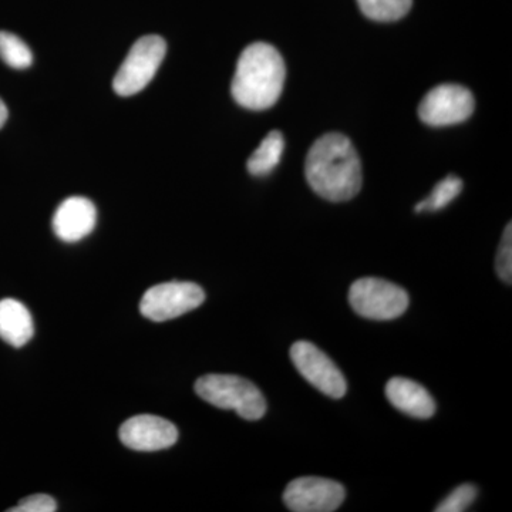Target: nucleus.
Returning <instances> with one entry per match:
<instances>
[{
    "instance_id": "f257e3e1",
    "label": "nucleus",
    "mask_w": 512,
    "mask_h": 512,
    "mask_svg": "<svg viewBox=\"0 0 512 512\" xmlns=\"http://www.w3.org/2000/svg\"><path fill=\"white\" fill-rule=\"evenodd\" d=\"M306 180L319 197L332 202L352 200L362 188V163L355 146L340 133L313 143L305 163Z\"/></svg>"
},
{
    "instance_id": "7ed1b4c3",
    "label": "nucleus",
    "mask_w": 512,
    "mask_h": 512,
    "mask_svg": "<svg viewBox=\"0 0 512 512\" xmlns=\"http://www.w3.org/2000/svg\"><path fill=\"white\" fill-rule=\"evenodd\" d=\"M195 393L212 406L235 410L245 420H259L266 413L264 394L244 377L207 375L197 380Z\"/></svg>"
},
{
    "instance_id": "412c9836",
    "label": "nucleus",
    "mask_w": 512,
    "mask_h": 512,
    "mask_svg": "<svg viewBox=\"0 0 512 512\" xmlns=\"http://www.w3.org/2000/svg\"><path fill=\"white\" fill-rule=\"evenodd\" d=\"M9 117V111L8 107H6V104L3 103V100L0 99V128L5 126L6 120H8Z\"/></svg>"
},
{
    "instance_id": "6e6552de",
    "label": "nucleus",
    "mask_w": 512,
    "mask_h": 512,
    "mask_svg": "<svg viewBox=\"0 0 512 512\" xmlns=\"http://www.w3.org/2000/svg\"><path fill=\"white\" fill-rule=\"evenodd\" d=\"M291 359L303 379L320 393L342 399L348 390L345 376L326 353L309 342H296L291 348Z\"/></svg>"
},
{
    "instance_id": "f03ea898",
    "label": "nucleus",
    "mask_w": 512,
    "mask_h": 512,
    "mask_svg": "<svg viewBox=\"0 0 512 512\" xmlns=\"http://www.w3.org/2000/svg\"><path fill=\"white\" fill-rule=\"evenodd\" d=\"M285 79L281 53L268 43H254L239 56L231 84L232 97L245 109H271L281 97Z\"/></svg>"
},
{
    "instance_id": "423d86ee",
    "label": "nucleus",
    "mask_w": 512,
    "mask_h": 512,
    "mask_svg": "<svg viewBox=\"0 0 512 512\" xmlns=\"http://www.w3.org/2000/svg\"><path fill=\"white\" fill-rule=\"evenodd\" d=\"M476 109L473 93L460 84H440L423 97L419 117L431 127L456 126L470 119Z\"/></svg>"
},
{
    "instance_id": "f3484780",
    "label": "nucleus",
    "mask_w": 512,
    "mask_h": 512,
    "mask_svg": "<svg viewBox=\"0 0 512 512\" xmlns=\"http://www.w3.org/2000/svg\"><path fill=\"white\" fill-rule=\"evenodd\" d=\"M0 59L16 70L29 69L33 63L32 50L19 36L0 32Z\"/></svg>"
},
{
    "instance_id": "f8f14e48",
    "label": "nucleus",
    "mask_w": 512,
    "mask_h": 512,
    "mask_svg": "<svg viewBox=\"0 0 512 512\" xmlns=\"http://www.w3.org/2000/svg\"><path fill=\"white\" fill-rule=\"evenodd\" d=\"M386 396L397 410L416 419H430L436 413V402L421 384L394 377L386 384Z\"/></svg>"
},
{
    "instance_id": "9d476101",
    "label": "nucleus",
    "mask_w": 512,
    "mask_h": 512,
    "mask_svg": "<svg viewBox=\"0 0 512 512\" xmlns=\"http://www.w3.org/2000/svg\"><path fill=\"white\" fill-rule=\"evenodd\" d=\"M119 436L124 446L136 451H158L173 447L178 430L163 417L141 414L128 419L120 427Z\"/></svg>"
},
{
    "instance_id": "2eb2a0df",
    "label": "nucleus",
    "mask_w": 512,
    "mask_h": 512,
    "mask_svg": "<svg viewBox=\"0 0 512 512\" xmlns=\"http://www.w3.org/2000/svg\"><path fill=\"white\" fill-rule=\"evenodd\" d=\"M357 5L375 22H396L410 12L413 0H357Z\"/></svg>"
},
{
    "instance_id": "9b49d317",
    "label": "nucleus",
    "mask_w": 512,
    "mask_h": 512,
    "mask_svg": "<svg viewBox=\"0 0 512 512\" xmlns=\"http://www.w3.org/2000/svg\"><path fill=\"white\" fill-rule=\"evenodd\" d=\"M97 211L92 201L70 197L59 205L53 217V231L63 242H79L96 228Z\"/></svg>"
},
{
    "instance_id": "1a4fd4ad",
    "label": "nucleus",
    "mask_w": 512,
    "mask_h": 512,
    "mask_svg": "<svg viewBox=\"0 0 512 512\" xmlns=\"http://www.w3.org/2000/svg\"><path fill=\"white\" fill-rule=\"evenodd\" d=\"M342 484L328 478L302 477L288 484L284 503L293 512H333L345 501Z\"/></svg>"
},
{
    "instance_id": "0eeeda50",
    "label": "nucleus",
    "mask_w": 512,
    "mask_h": 512,
    "mask_svg": "<svg viewBox=\"0 0 512 512\" xmlns=\"http://www.w3.org/2000/svg\"><path fill=\"white\" fill-rule=\"evenodd\" d=\"M205 301L201 286L192 282H167L144 293L140 312L153 322H167L194 311Z\"/></svg>"
},
{
    "instance_id": "4468645a",
    "label": "nucleus",
    "mask_w": 512,
    "mask_h": 512,
    "mask_svg": "<svg viewBox=\"0 0 512 512\" xmlns=\"http://www.w3.org/2000/svg\"><path fill=\"white\" fill-rule=\"evenodd\" d=\"M285 150V138L281 131L274 130L262 140L261 146L256 148L248 160V171L256 177L268 175L281 163Z\"/></svg>"
},
{
    "instance_id": "39448f33",
    "label": "nucleus",
    "mask_w": 512,
    "mask_h": 512,
    "mask_svg": "<svg viewBox=\"0 0 512 512\" xmlns=\"http://www.w3.org/2000/svg\"><path fill=\"white\" fill-rule=\"evenodd\" d=\"M353 311L370 320H393L409 308V295L400 286L379 278L357 279L350 286Z\"/></svg>"
},
{
    "instance_id": "ddd939ff",
    "label": "nucleus",
    "mask_w": 512,
    "mask_h": 512,
    "mask_svg": "<svg viewBox=\"0 0 512 512\" xmlns=\"http://www.w3.org/2000/svg\"><path fill=\"white\" fill-rule=\"evenodd\" d=\"M35 333L32 315L22 302L15 299L0 301V339L13 348H22Z\"/></svg>"
},
{
    "instance_id": "a211bd4d",
    "label": "nucleus",
    "mask_w": 512,
    "mask_h": 512,
    "mask_svg": "<svg viewBox=\"0 0 512 512\" xmlns=\"http://www.w3.org/2000/svg\"><path fill=\"white\" fill-rule=\"evenodd\" d=\"M477 488L473 484L458 485L456 490L451 491L450 494L444 498L439 505H437V512H463L466 511L471 504L476 501Z\"/></svg>"
},
{
    "instance_id": "6ab92c4d",
    "label": "nucleus",
    "mask_w": 512,
    "mask_h": 512,
    "mask_svg": "<svg viewBox=\"0 0 512 512\" xmlns=\"http://www.w3.org/2000/svg\"><path fill=\"white\" fill-rule=\"evenodd\" d=\"M497 274L505 282L511 285L512 282V229L511 224L505 228L500 248H498L497 262H495Z\"/></svg>"
},
{
    "instance_id": "20e7f679",
    "label": "nucleus",
    "mask_w": 512,
    "mask_h": 512,
    "mask_svg": "<svg viewBox=\"0 0 512 512\" xmlns=\"http://www.w3.org/2000/svg\"><path fill=\"white\" fill-rule=\"evenodd\" d=\"M167 53V43L161 36L148 35L138 39L113 80L114 92L128 97L146 89L156 76Z\"/></svg>"
},
{
    "instance_id": "aec40b11",
    "label": "nucleus",
    "mask_w": 512,
    "mask_h": 512,
    "mask_svg": "<svg viewBox=\"0 0 512 512\" xmlns=\"http://www.w3.org/2000/svg\"><path fill=\"white\" fill-rule=\"evenodd\" d=\"M57 510L56 501L50 495L35 494L23 498L16 507L10 508V512H53Z\"/></svg>"
},
{
    "instance_id": "dca6fc26",
    "label": "nucleus",
    "mask_w": 512,
    "mask_h": 512,
    "mask_svg": "<svg viewBox=\"0 0 512 512\" xmlns=\"http://www.w3.org/2000/svg\"><path fill=\"white\" fill-rule=\"evenodd\" d=\"M463 191V181L457 175H447L444 180L436 184L429 197L416 205V212L440 211L446 208L450 202L456 200Z\"/></svg>"
}]
</instances>
